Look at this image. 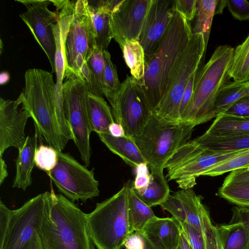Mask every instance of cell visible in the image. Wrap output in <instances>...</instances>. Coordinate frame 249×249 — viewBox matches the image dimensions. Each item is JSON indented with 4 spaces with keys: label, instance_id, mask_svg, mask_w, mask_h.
Returning a JSON list of instances; mask_svg holds the SVG:
<instances>
[{
    "label": "cell",
    "instance_id": "cell-1",
    "mask_svg": "<svg viewBox=\"0 0 249 249\" xmlns=\"http://www.w3.org/2000/svg\"><path fill=\"white\" fill-rule=\"evenodd\" d=\"M38 232L43 249H97L89 233L86 213L53 188L45 192Z\"/></svg>",
    "mask_w": 249,
    "mask_h": 249
},
{
    "label": "cell",
    "instance_id": "cell-2",
    "mask_svg": "<svg viewBox=\"0 0 249 249\" xmlns=\"http://www.w3.org/2000/svg\"><path fill=\"white\" fill-rule=\"evenodd\" d=\"M192 34L189 22L175 8L158 49L145 61L143 77L136 81L151 112L156 110L166 89L169 73Z\"/></svg>",
    "mask_w": 249,
    "mask_h": 249
},
{
    "label": "cell",
    "instance_id": "cell-3",
    "mask_svg": "<svg viewBox=\"0 0 249 249\" xmlns=\"http://www.w3.org/2000/svg\"><path fill=\"white\" fill-rule=\"evenodd\" d=\"M24 82L18 99L30 112L39 137L62 152L68 141L57 120L56 84L52 74L40 69H28L25 72Z\"/></svg>",
    "mask_w": 249,
    "mask_h": 249
},
{
    "label": "cell",
    "instance_id": "cell-4",
    "mask_svg": "<svg viewBox=\"0 0 249 249\" xmlns=\"http://www.w3.org/2000/svg\"><path fill=\"white\" fill-rule=\"evenodd\" d=\"M234 49L220 45L199 69L193 95L182 121L196 126L215 117L214 107L222 88L228 83Z\"/></svg>",
    "mask_w": 249,
    "mask_h": 249
},
{
    "label": "cell",
    "instance_id": "cell-5",
    "mask_svg": "<svg viewBox=\"0 0 249 249\" xmlns=\"http://www.w3.org/2000/svg\"><path fill=\"white\" fill-rule=\"evenodd\" d=\"M195 126L186 121L165 120L152 112L142 132L132 139L150 172H163L167 161L189 141Z\"/></svg>",
    "mask_w": 249,
    "mask_h": 249
},
{
    "label": "cell",
    "instance_id": "cell-6",
    "mask_svg": "<svg viewBox=\"0 0 249 249\" xmlns=\"http://www.w3.org/2000/svg\"><path fill=\"white\" fill-rule=\"evenodd\" d=\"M129 180L116 194L97 203L86 213L89 231L97 249H121L131 233L128 215Z\"/></svg>",
    "mask_w": 249,
    "mask_h": 249
},
{
    "label": "cell",
    "instance_id": "cell-7",
    "mask_svg": "<svg viewBox=\"0 0 249 249\" xmlns=\"http://www.w3.org/2000/svg\"><path fill=\"white\" fill-rule=\"evenodd\" d=\"M206 48L202 33L192 34L169 73L164 94L154 112L160 117L170 122L180 121L179 108L184 91L200 68Z\"/></svg>",
    "mask_w": 249,
    "mask_h": 249
},
{
    "label": "cell",
    "instance_id": "cell-8",
    "mask_svg": "<svg viewBox=\"0 0 249 249\" xmlns=\"http://www.w3.org/2000/svg\"><path fill=\"white\" fill-rule=\"evenodd\" d=\"M45 193L27 201L16 210L0 200V249H24L38 231Z\"/></svg>",
    "mask_w": 249,
    "mask_h": 249
},
{
    "label": "cell",
    "instance_id": "cell-9",
    "mask_svg": "<svg viewBox=\"0 0 249 249\" xmlns=\"http://www.w3.org/2000/svg\"><path fill=\"white\" fill-rule=\"evenodd\" d=\"M96 47L95 33L87 0H76L64 43V77L68 74L74 73L83 77L87 82V62Z\"/></svg>",
    "mask_w": 249,
    "mask_h": 249
},
{
    "label": "cell",
    "instance_id": "cell-10",
    "mask_svg": "<svg viewBox=\"0 0 249 249\" xmlns=\"http://www.w3.org/2000/svg\"><path fill=\"white\" fill-rule=\"evenodd\" d=\"M244 150L217 152L205 150L193 140L176 152L164 168L167 169L169 180H175L182 189H191L196 183V178Z\"/></svg>",
    "mask_w": 249,
    "mask_h": 249
},
{
    "label": "cell",
    "instance_id": "cell-11",
    "mask_svg": "<svg viewBox=\"0 0 249 249\" xmlns=\"http://www.w3.org/2000/svg\"><path fill=\"white\" fill-rule=\"evenodd\" d=\"M86 80L81 76L70 73L64 77L62 85L65 118L81 159L86 167L90 164L91 149L87 112L89 92Z\"/></svg>",
    "mask_w": 249,
    "mask_h": 249
},
{
    "label": "cell",
    "instance_id": "cell-12",
    "mask_svg": "<svg viewBox=\"0 0 249 249\" xmlns=\"http://www.w3.org/2000/svg\"><path fill=\"white\" fill-rule=\"evenodd\" d=\"M47 174L60 194L72 202L86 203L99 195L94 168L89 170L68 153L58 151L57 164Z\"/></svg>",
    "mask_w": 249,
    "mask_h": 249
},
{
    "label": "cell",
    "instance_id": "cell-13",
    "mask_svg": "<svg viewBox=\"0 0 249 249\" xmlns=\"http://www.w3.org/2000/svg\"><path fill=\"white\" fill-rule=\"evenodd\" d=\"M110 105L115 122L123 126L125 136L132 138L142 132L152 113L136 80L128 75Z\"/></svg>",
    "mask_w": 249,
    "mask_h": 249
},
{
    "label": "cell",
    "instance_id": "cell-14",
    "mask_svg": "<svg viewBox=\"0 0 249 249\" xmlns=\"http://www.w3.org/2000/svg\"><path fill=\"white\" fill-rule=\"evenodd\" d=\"M26 11L19 17L28 26L35 39L47 55L52 71L55 73V43L53 25L58 18L57 13L48 8L51 0H18Z\"/></svg>",
    "mask_w": 249,
    "mask_h": 249
},
{
    "label": "cell",
    "instance_id": "cell-15",
    "mask_svg": "<svg viewBox=\"0 0 249 249\" xmlns=\"http://www.w3.org/2000/svg\"><path fill=\"white\" fill-rule=\"evenodd\" d=\"M151 0H122L112 13L113 39L122 50L127 41L138 40Z\"/></svg>",
    "mask_w": 249,
    "mask_h": 249
},
{
    "label": "cell",
    "instance_id": "cell-16",
    "mask_svg": "<svg viewBox=\"0 0 249 249\" xmlns=\"http://www.w3.org/2000/svg\"><path fill=\"white\" fill-rule=\"evenodd\" d=\"M30 112L18 99H0V156L11 147L18 151L23 147L27 137L25 128Z\"/></svg>",
    "mask_w": 249,
    "mask_h": 249
},
{
    "label": "cell",
    "instance_id": "cell-17",
    "mask_svg": "<svg viewBox=\"0 0 249 249\" xmlns=\"http://www.w3.org/2000/svg\"><path fill=\"white\" fill-rule=\"evenodd\" d=\"M174 10V0H151L139 39L144 50L145 61L158 49Z\"/></svg>",
    "mask_w": 249,
    "mask_h": 249
},
{
    "label": "cell",
    "instance_id": "cell-18",
    "mask_svg": "<svg viewBox=\"0 0 249 249\" xmlns=\"http://www.w3.org/2000/svg\"><path fill=\"white\" fill-rule=\"evenodd\" d=\"M122 0H87L96 47L107 48L112 38V13Z\"/></svg>",
    "mask_w": 249,
    "mask_h": 249
},
{
    "label": "cell",
    "instance_id": "cell-19",
    "mask_svg": "<svg viewBox=\"0 0 249 249\" xmlns=\"http://www.w3.org/2000/svg\"><path fill=\"white\" fill-rule=\"evenodd\" d=\"M180 223L173 217L155 216L144 226L141 233L156 249H175L181 234Z\"/></svg>",
    "mask_w": 249,
    "mask_h": 249
},
{
    "label": "cell",
    "instance_id": "cell-20",
    "mask_svg": "<svg viewBox=\"0 0 249 249\" xmlns=\"http://www.w3.org/2000/svg\"><path fill=\"white\" fill-rule=\"evenodd\" d=\"M38 138V134L35 130L33 136L27 137L23 147L18 151L16 161V173L12 187L25 191L31 185L32 174L35 165V156Z\"/></svg>",
    "mask_w": 249,
    "mask_h": 249
},
{
    "label": "cell",
    "instance_id": "cell-21",
    "mask_svg": "<svg viewBox=\"0 0 249 249\" xmlns=\"http://www.w3.org/2000/svg\"><path fill=\"white\" fill-rule=\"evenodd\" d=\"M102 142L114 154L119 156L128 165L136 168L146 163L141 151L132 138L127 136L116 137L109 133L98 134Z\"/></svg>",
    "mask_w": 249,
    "mask_h": 249
},
{
    "label": "cell",
    "instance_id": "cell-22",
    "mask_svg": "<svg viewBox=\"0 0 249 249\" xmlns=\"http://www.w3.org/2000/svg\"><path fill=\"white\" fill-rule=\"evenodd\" d=\"M193 140L201 148L213 151L229 152L249 149V132L225 135L204 133Z\"/></svg>",
    "mask_w": 249,
    "mask_h": 249
},
{
    "label": "cell",
    "instance_id": "cell-23",
    "mask_svg": "<svg viewBox=\"0 0 249 249\" xmlns=\"http://www.w3.org/2000/svg\"><path fill=\"white\" fill-rule=\"evenodd\" d=\"M87 112L90 132L97 134L109 133V125L114 122L112 110L104 98L89 92L87 97Z\"/></svg>",
    "mask_w": 249,
    "mask_h": 249
},
{
    "label": "cell",
    "instance_id": "cell-24",
    "mask_svg": "<svg viewBox=\"0 0 249 249\" xmlns=\"http://www.w3.org/2000/svg\"><path fill=\"white\" fill-rule=\"evenodd\" d=\"M222 249H248L249 238L245 223L232 210V217L228 224L215 226Z\"/></svg>",
    "mask_w": 249,
    "mask_h": 249
},
{
    "label": "cell",
    "instance_id": "cell-25",
    "mask_svg": "<svg viewBox=\"0 0 249 249\" xmlns=\"http://www.w3.org/2000/svg\"><path fill=\"white\" fill-rule=\"evenodd\" d=\"M147 187L140 189L132 188L136 195L150 207L160 205L170 195V188L163 172H150Z\"/></svg>",
    "mask_w": 249,
    "mask_h": 249
},
{
    "label": "cell",
    "instance_id": "cell-26",
    "mask_svg": "<svg viewBox=\"0 0 249 249\" xmlns=\"http://www.w3.org/2000/svg\"><path fill=\"white\" fill-rule=\"evenodd\" d=\"M132 182L128 191V215L132 232L141 233L145 224L156 216L151 207L142 202L135 194Z\"/></svg>",
    "mask_w": 249,
    "mask_h": 249
},
{
    "label": "cell",
    "instance_id": "cell-27",
    "mask_svg": "<svg viewBox=\"0 0 249 249\" xmlns=\"http://www.w3.org/2000/svg\"><path fill=\"white\" fill-rule=\"evenodd\" d=\"M87 64L89 91L93 95L102 96L104 95L105 72L103 50L96 47Z\"/></svg>",
    "mask_w": 249,
    "mask_h": 249
},
{
    "label": "cell",
    "instance_id": "cell-28",
    "mask_svg": "<svg viewBox=\"0 0 249 249\" xmlns=\"http://www.w3.org/2000/svg\"><path fill=\"white\" fill-rule=\"evenodd\" d=\"M249 96V81L227 83L221 89L214 107L215 118L241 98Z\"/></svg>",
    "mask_w": 249,
    "mask_h": 249
},
{
    "label": "cell",
    "instance_id": "cell-29",
    "mask_svg": "<svg viewBox=\"0 0 249 249\" xmlns=\"http://www.w3.org/2000/svg\"><path fill=\"white\" fill-rule=\"evenodd\" d=\"M249 132V118L221 114L217 116L205 133L225 135Z\"/></svg>",
    "mask_w": 249,
    "mask_h": 249
},
{
    "label": "cell",
    "instance_id": "cell-30",
    "mask_svg": "<svg viewBox=\"0 0 249 249\" xmlns=\"http://www.w3.org/2000/svg\"><path fill=\"white\" fill-rule=\"evenodd\" d=\"M229 75L235 82L249 81V35L234 49Z\"/></svg>",
    "mask_w": 249,
    "mask_h": 249
},
{
    "label": "cell",
    "instance_id": "cell-31",
    "mask_svg": "<svg viewBox=\"0 0 249 249\" xmlns=\"http://www.w3.org/2000/svg\"><path fill=\"white\" fill-rule=\"evenodd\" d=\"M122 51L131 76L137 81H141L144 76L145 70V54L143 48L138 40H128Z\"/></svg>",
    "mask_w": 249,
    "mask_h": 249
},
{
    "label": "cell",
    "instance_id": "cell-32",
    "mask_svg": "<svg viewBox=\"0 0 249 249\" xmlns=\"http://www.w3.org/2000/svg\"><path fill=\"white\" fill-rule=\"evenodd\" d=\"M174 195L181 202L185 212L186 223L191 225L199 231L203 232L200 218V196H197L191 189H181Z\"/></svg>",
    "mask_w": 249,
    "mask_h": 249
},
{
    "label": "cell",
    "instance_id": "cell-33",
    "mask_svg": "<svg viewBox=\"0 0 249 249\" xmlns=\"http://www.w3.org/2000/svg\"><path fill=\"white\" fill-rule=\"evenodd\" d=\"M217 0H197L196 14L192 33H202L207 45Z\"/></svg>",
    "mask_w": 249,
    "mask_h": 249
},
{
    "label": "cell",
    "instance_id": "cell-34",
    "mask_svg": "<svg viewBox=\"0 0 249 249\" xmlns=\"http://www.w3.org/2000/svg\"><path fill=\"white\" fill-rule=\"evenodd\" d=\"M103 56L105 62L104 95L111 104L120 90L122 83L119 79L116 66L112 62L110 54L107 50H103Z\"/></svg>",
    "mask_w": 249,
    "mask_h": 249
},
{
    "label": "cell",
    "instance_id": "cell-35",
    "mask_svg": "<svg viewBox=\"0 0 249 249\" xmlns=\"http://www.w3.org/2000/svg\"><path fill=\"white\" fill-rule=\"evenodd\" d=\"M249 166V149H246L239 154L219 163L202 176L215 177L228 172L239 169L246 168Z\"/></svg>",
    "mask_w": 249,
    "mask_h": 249
},
{
    "label": "cell",
    "instance_id": "cell-36",
    "mask_svg": "<svg viewBox=\"0 0 249 249\" xmlns=\"http://www.w3.org/2000/svg\"><path fill=\"white\" fill-rule=\"evenodd\" d=\"M219 195L240 206L249 207V182L238 184L222 185Z\"/></svg>",
    "mask_w": 249,
    "mask_h": 249
},
{
    "label": "cell",
    "instance_id": "cell-37",
    "mask_svg": "<svg viewBox=\"0 0 249 249\" xmlns=\"http://www.w3.org/2000/svg\"><path fill=\"white\" fill-rule=\"evenodd\" d=\"M35 161L38 168L48 174L57 164L58 151L52 146L41 144L36 150Z\"/></svg>",
    "mask_w": 249,
    "mask_h": 249
},
{
    "label": "cell",
    "instance_id": "cell-38",
    "mask_svg": "<svg viewBox=\"0 0 249 249\" xmlns=\"http://www.w3.org/2000/svg\"><path fill=\"white\" fill-rule=\"evenodd\" d=\"M200 218L206 249H222L216 227L212 224L207 209H203L201 211Z\"/></svg>",
    "mask_w": 249,
    "mask_h": 249
},
{
    "label": "cell",
    "instance_id": "cell-39",
    "mask_svg": "<svg viewBox=\"0 0 249 249\" xmlns=\"http://www.w3.org/2000/svg\"><path fill=\"white\" fill-rule=\"evenodd\" d=\"M160 206L169 212L179 223L186 222L182 203L174 194L170 195Z\"/></svg>",
    "mask_w": 249,
    "mask_h": 249
},
{
    "label": "cell",
    "instance_id": "cell-40",
    "mask_svg": "<svg viewBox=\"0 0 249 249\" xmlns=\"http://www.w3.org/2000/svg\"><path fill=\"white\" fill-rule=\"evenodd\" d=\"M192 249H206L203 232L199 231L186 222L180 223Z\"/></svg>",
    "mask_w": 249,
    "mask_h": 249
},
{
    "label": "cell",
    "instance_id": "cell-41",
    "mask_svg": "<svg viewBox=\"0 0 249 249\" xmlns=\"http://www.w3.org/2000/svg\"><path fill=\"white\" fill-rule=\"evenodd\" d=\"M227 7L235 18L249 20V2L246 0H226Z\"/></svg>",
    "mask_w": 249,
    "mask_h": 249
},
{
    "label": "cell",
    "instance_id": "cell-42",
    "mask_svg": "<svg viewBox=\"0 0 249 249\" xmlns=\"http://www.w3.org/2000/svg\"><path fill=\"white\" fill-rule=\"evenodd\" d=\"M175 8L188 21L192 20L196 14L197 0H174Z\"/></svg>",
    "mask_w": 249,
    "mask_h": 249
},
{
    "label": "cell",
    "instance_id": "cell-43",
    "mask_svg": "<svg viewBox=\"0 0 249 249\" xmlns=\"http://www.w3.org/2000/svg\"><path fill=\"white\" fill-rule=\"evenodd\" d=\"M198 70L199 69L191 76L184 91L179 108V120L180 121H182L183 118L186 110L191 99L197 77Z\"/></svg>",
    "mask_w": 249,
    "mask_h": 249
},
{
    "label": "cell",
    "instance_id": "cell-44",
    "mask_svg": "<svg viewBox=\"0 0 249 249\" xmlns=\"http://www.w3.org/2000/svg\"><path fill=\"white\" fill-rule=\"evenodd\" d=\"M223 114L235 117L249 118V96L239 99Z\"/></svg>",
    "mask_w": 249,
    "mask_h": 249
},
{
    "label": "cell",
    "instance_id": "cell-45",
    "mask_svg": "<svg viewBox=\"0 0 249 249\" xmlns=\"http://www.w3.org/2000/svg\"><path fill=\"white\" fill-rule=\"evenodd\" d=\"M249 182V171L246 168L232 171L225 178L223 185L242 184Z\"/></svg>",
    "mask_w": 249,
    "mask_h": 249
},
{
    "label": "cell",
    "instance_id": "cell-46",
    "mask_svg": "<svg viewBox=\"0 0 249 249\" xmlns=\"http://www.w3.org/2000/svg\"><path fill=\"white\" fill-rule=\"evenodd\" d=\"M124 246L125 249H144V243L140 232L134 231L126 239Z\"/></svg>",
    "mask_w": 249,
    "mask_h": 249
},
{
    "label": "cell",
    "instance_id": "cell-47",
    "mask_svg": "<svg viewBox=\"0 0 249 249\" xmlns=\"http://www.w3.org/2000/svg\"><path fill=\"white\" fill-rule=\"evenodd\" d=\"M232 210L238 213L245 223L248 234L249 249V207L238 206L233 208Z\"/></svg>",
    "mask_w": 249,
    "mask_h": 249
},
{
    "label": "cell",
    "instance_id": "cell-48",
    "mask_svg": "<svg viewBox=\"0 0 249 249\" xmlns=\"http://www.w3.org/2000/svg\"><path fill=\"white\" fill-rule=\"evenodd\" d=\"M149 174L136 175L134 180L132 182V188L136 189H140L147 187L149 182Z\"/></svg>",
    "mask_w": 249,
    "mask_h": 249
},
{
    "label": "cell",
    "instance_id": "cell-49",
    "mask_svg": "<svg viewBox=\"0 0 249 249\" xmlns=\"http://www.w3.org/2000/svg\"><path fill=\"white\" fill-rule=\"evenodd\" d=\"M24 249H43L41 237L38 231L34 235Z\"/></svg>",
    "mask_w": 249,
    "mask_h": 249
},
{
    "label": "cell",
    "instance_id": "cell-50",
    "mask_svg": "<svg viewBox=\"0 0 249 249\" xmlns=\"http://www.w3.org/2000/svg\"><path fill=\"white\" fill-rule=\"evenodd\" d=\"M109 133L113 136L118 137L125 136L123 126L116 122L112 123L108 128Z\"/></svg>",
    "mask_w": 249,
    "mask_h": 249
},
{
    "label": "cell",
    "instance_id": "cell-51",
    "mask_svg": "<svg viewBox=\"0 0 249 249\" xmlns=\"http://www.w3.org/2000/svg\"><path fill=\"white\" fill-rule=\"evenodd\" d=\"M175 249H192L188 239L182 229L181 230L179 244Z\"/></svg>",
    "mask_w": 249,
    "mask_h": 249
},
{
    "label": "cell",
    "instance_id": "cell-52",
    "mask_svg": "<svg viewBox=\"0 0 249 249\" xmlns=\"http://www.w3.org/2000/svg\"><path fill=\"white\" fill-rule=\"evenodd\" d=\"M0 184L1 185L8 176L6 164L2 156H0Z\"/></svg>",
    "mask_w": 249,
    "mask_h": 249
},
{
    "label": "cell",
    "instance_id": "cell-53",
    "mask_svg": "<svg viewBox=\"0 0 249 249\" xmlns=\"http://www.w3.org/2000/svg\"><path fill=\"white\" fill-rule=\"evenodd\" d=\"M136 175H149L148 166L147 163L140 164L136 168Z\"/></svg>",
    "mask_w": 249,
    "mask_h": 249
},
{
    "label": "cell",
    "instance_id": "cell-54",
    "mask_svg": "<svg viewBox=\"0 0 249 249\" xmlns=\"http://www.w3.org/2000/svg\"><path fill=\"white\" fill-rule=\"evenodd\" d=\"M226 6L227 7L226 0H218L216 7L215 14L222 13L223 10Z\"/></svg>",
    "mask_w": 249,
    "mask_h": 249
},
{
    "label": "cell",
    "instance_id": "cell-55",
    "mask_svg": "<svg viewBox=\"0 0 249 249\" xmlns=\"http://www.w3.org/2000/svg\"><path fill=\"white\" fill-rule=\"evenodd\" d=\"M0 77H1V80H0L1 84H5L8 81V80L9 79V74L5 72H3V73H1V75H0Z\"/></svg>",
    "mask_w": 249,
    "mask_h": 249
},
{
    "label": "cell",
    "instance_id": "cell-56",
    "mask_svg": "<svg viewBox=\"0 0 249 249\" xmlns=\"http://www.w3.org/2000/svg\"><path fill=\"white\" fill-rule=\"evenodd\" d=\"M142 237L144 243V249H156L150 243V242L147 240V239L145 237H144L143 235Z\"/></svg>",
    "mask_w": 249,
    "mask_h": 249
},
{
    "label": "cell",
    "instance_id": "cell-57",
    "mask_svg": "<svg viewBox=\"0 0 249 249\" xmlns=\"http://www.w3.org/2000/svg\"><path fill=\"white\" fill-rule=\"evenodd\" d=\"M246 169L247 171H249V166L248 167H247V168H246Z\"/></svg>",
    "mask_w": 249,
    "mask_h": 249
}]
</instances>
